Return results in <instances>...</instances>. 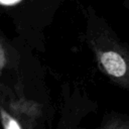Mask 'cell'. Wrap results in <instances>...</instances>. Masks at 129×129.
Masks as SVG:
<instances>
[{
  "label": "cell",
  "mask_w": 129,
  "mask_h": 129,
  "mask_svg": "<svg viewBox=\"0 0 129 129\" xmlns=\"http://www.w3.org/2000/svg\"><path fill=\"white\" fill-rule=\"evenodd\" d=\"M95 129H129V118L123 116L111 117Z\"/></svg>",
  "instance_id": "4"
},
{
  "label": "cell",
  "mask_w": 129,
  "mask_h": 129,
  "mask_svg": "<svg viewBox=\"0 0 129 129\" xmlns=\"http://www.w3.org/2000/svg\"><path fill=\"white\" fill-rule=\"evenodd\" d=\"M7 64V57H6V53L4 50V47L0 41V75L2 73V71L4 70V68Z\"/></svg>",
  "instance_id": "5"
},
{
  "label": "cell",
  "mask_w": 129,
  "mask_h": 129,
  "mask_svg": "<svg viewBox=\"0 0 129 129\" xmlns=\"http://www.w3.org/2000/svg\"><path fill=\"white\" fill-rule=\"evenodd\" d=\"M0 102L22 124L24 129H33L42 113L40 104L25 98L11 99L5 104L2 101Z\"/></svg>",
  "instance_id": "2"
},
{
  "label": "cell",
  "mask_w": 129,
  "mask_h": 129,
  "mask_svg": "<svg viewBox=\"0 0 129 129\" xmlns=\"http://www.w3.org/2000/svg\"><path fill=\"white\" fill-rule=\"evenodd\" d=\"M87 35L101 72L110 81L129 91V47L96 16L91 18Z\"/></svg>",
  "instance_id": "1"
},
{
  "label": "cell",
  "mask_w": 129,
  "mask_h": 129,
  "mask_svg": "<svg viewBox=\"0 0 129 129\" xmlns=\"http://www.w3.org/2000/svg\"><path fill=\"white\" fill-rule=\"evenodd\" d=\"M20 3L19 1H7V2H3V1H0V4L1 5H5V6H10V5H16Z\"/></svg>",
  "instance_id": "6"
},
{
  "label": "cell",
  "mask_w": 129,
  "mask_h": 129,
  "mask_svg": "<svg viewBox=\"0 0 129 129\" xmlns=\"http://www.w3.org/2000/svg\"><path fill=\"white\" fill-rule=\"evenodd\" d=\"M0 121L3 129H24L22 124L11 115L0 102Z\"/></svg>",
  "instance_id": "3"
}]
</instances>
